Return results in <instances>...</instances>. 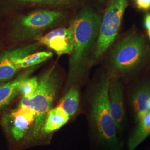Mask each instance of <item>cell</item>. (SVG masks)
I'll list each match as a JSON object with an SVG mask.
<instances>
[{"label": "cell", "instance_id": "e0dca14e", "mask_svg": "<svg viewBox=\"0 0 150 150\" xmlns=\"http://www.w3.org/2000/svg\"><path fill=\"white\" fill-rule=\"evenodd\" d=\"M25 5L47 6L53 7H70L75 5L79 0H15Z\"/></svg>", "mask_w": 150, "mask_h": 150}, {"label": "cell", "instance_id": "5b68a950", "mask_svg": "<svg viewBox=\"0 0 150 150\" xmlns=\"http://www.w3.org/2000/svg\"><path fill=\"white\" fill-rule=\"evenodd\" d=\"M65 16L62 11L47 9L20 16L13 25V37L18 41L38 40L48 30L59 26Z\"/></svg>", "mask_w": 150, "mask_h": 150}, {"label": "cell", "instance_id": "277c9868", "mask_svg": "<svg viewBox=\"0 0 150 150\" xmlns=\"http://www.w3.org/2000/svg\"><path fill=\"white\" fill-rule=\"evenodd\" d=\"M145 37L133 31L121 38L110 50L108 64L110 79L129 75L136 71L145 62L147 54Z\"/></svg>", "mask_w": 150, "mask_h": 150}, {"label": "cell", "instance_id": "8fae6325", "mask_svg": "<svg viewBox=\"0 0 150 150\" xmlns=\"http://www.w3.org/2000/svg\"><path fill=\"white\" fill-rule=\"evenodd\" d=\"M38 65L28 68L13 80L0 84V115L20 94V86L22 82L31 76Z\"/></svg>", "mask_w": 150, "mask_h": 150}, {"label": "cell", "instance_id": "2e32d148", "mask_svg": "<svg viewBox=\"0 0 150 150\" xmlns=\"http://www.w3.org/2000/svg\"><path fill=\"white\" fill-rule=\"evenodd\" d=\"M53 54L51 52H36L18 59L17 61V64L21 70L27 69L33 66L40 65L51 58Z\"/></svg>", "mask_w": 150, "mask_h": 150}, {"label": "cell", "instance_id": "44dd1931", "mask_svg": "<svg viewBox=\"0 0 150 150\" xmlns=\"http://www.w3.org/2000/svg\"><path fill=\"white\" fill-rule=\"evenodd\" d=\"M147 109H148V111L150 112V97L147 103Z\"/></svg>", "mask_w": 150, "mask_h": 150}, {"label": "cell", "instance_id": "3957f363", "mask_svg": "<svg viewBox=\"0 0 150 150\" xmlns=\"http://www.w3.org/2000/svg\"><path fill=\"white\" fill-rule=\"evenodd\" d=\"M62 79L56 66L45 71L38 78V86L31 98L22 97L18 105L30 107L36 113V118L28 142L43 137V126L47 115L52 108L61 87Z\"/></svg>", "mask_w": 150, "mask_h": 150}, {"label": "cell", "instance_id": "30bf717a", "mask_svg": "<svg viewBox=\"0 0 150 150\" xmlns=\"http://www.w3.org/2000/svg\"><path fill=\"white\" fill-rule=\"evenodd\" d=\"M38 41L51 49L59 56L70 54L74 46L72 29L70 25L67 27L55 28L41 36Z\"/></svg>", "mask_w": 150, "mask_h": 150}, {"label": "cell", "instance_id": "9c48e42d", "mask_svg": "<svg viewBox=\"0 0 150 150\" xmlns=\"http://www.w3.org/2000/svg\"><path fill=\"white\" fill-rule=\"evenodd\" d=\"M110 113L116 123L117 132L122 133L125 125L126 112L124 100V85L118 77L110 79L108 90Z\"/></svg>", "mask_w": 150, "mask_h": 150}, {"label": "cell", "instance_id": "7a4b0ae2", "mask_svg": "<svg viewBox=\"0 0 150 150\" xmlns=\"http://www.w3.org/2000/svg\"><path fill=\"white\" fill-rule=\"evenodd\" d=\"M110 77L103 74L92 86L88 95L87 120L94 150H122L116 123L110 113L108 90Z\"/></svg>", "mask_w": 150, "mask_h": 150}, {"label": "cell", "instance_id": "7c38bea8", "mask_svg": "<svg viewBox=\"0 0 150 150\" xmlns=\"http://www.w3.org/2000/svg\"><path fill=\"white\" fill-rule=\"evenodd\" d=\"M150 97V80L139 83L131 92L130 100L136 123L148 112L147 103Z\"/></svg>", "mask_w": 150, "mask_h": 150}, {"label": "cell", "instance_id": "ffe728a7", "mask_svg": "<svg viewBox=\"0 0 150 150\" xmlns=\"http://www.w3.org/2000/svg\"><path fill=\"white\" fill-rule=\"evenodd\" d=\"M144 25L147 31L150 30V13H148L145 16Z\"/></svg>", "mask_w": 150, "mask_h": 150}, {"label": "cell", "instance_id": "603a6c76", "mask_svg": "<svg viewBox=\"0 0 150 150\" xmlns=\"http://www.w3.org/2000/svg\"><path fill=\"white\" fill-rule=\"evenodd\" d=\"M147 34H148V36H149V37L150 39V30L147 31Z\"/></svg>", "mask_w": 150, "mask_h": 150}, {"label": "cell", "instance_id": "6da1fadb", "mask_svg": "<svg viewBox=\"0 0 150 150\" xmlns=\"http://www.w3.org/2000/svg\"><path fill=\"white\" fill-rule=\"evenodd\" d=\"M102 17L89 6L82 7L70 22L74 46L69 59L68 72L64 93L72 85L85 80L98 36Z\"/></svg>", "mask_w": 150, "mask_h": 150}, {"label": "cell", "instance_id": "d6986e66", "mask_svg": "<svg viewBox=\"0 0 150 150\" xmlns=\"http://www.w3.org/2000/svg\"><path fill=\"white\" fill-rule=\"evenodd\" d=\"M136 7L142 11L150 10V0H134Z\"/></svg>", "mask_w": 150, "mask_h": 150}, {"label": "cell", "instance_id": "52a82bcc", "mask_svg": "<svg viewBox=\"0 0 150 150\" xmlns=\"http://www.w3.org/2000/svg\"><path fill=\"white\" fill-rule=\"evenodd\" d=\"M36 118V113L30 107L18 105L6 114L2 120L6 132L17 142L28 141Z\"/></svg>", "mask_w": 150, "mask_h": 150}, {"label": "cell", "instance_id": "7402d4cb", "mask_svg": "<svg viewBox=\"0 0 150 150\" xmlns=\"http://www.w3.org/2000/svg\"><path fill=\"white\" fill-rule=\"evenodd\" d=\"M101 3H103V2H106V1H107L108 0H98Z\"/></svg>", "mask_w": 150, "mask_h": 150}, {"label": "cell", "instance_id": "5bb4252c", "mask_svg": "<svg viewBox=\"0 0 150 150\" xmlns=\"http://www.w3.org/2000/svg\"><path fill=\"white\" fill-rule=\"evenodd\" d=\"M150 135V112H148L136 122L127 142V150L134 149Z\"/></svg>", "mask_w": 150, "mask_h": 150}, {"label": "cell", "instance_id": "ac0fdd59", "mask_svg": "<svg viewBox=\"0 0 150 150\" xmlns=\"http://www.w3.org/2000/svg\"><path fill=\"white\" fill-rule=\"evenodd\" d=\"M38 78L30 77L23 81L20 86V94L22 97L30 98L33 95L37 90Z\"/></svg>", "mask_w": 150, "mask_h": 150}, {"label": "cell", "instance_id": "9a60e30c", "mask_svg": "<svg viewBox=\"0 0 150 150\" xmlns=\"http://www.w3.org/2000/svg\"><path fill=\"white\" fill-rule=\"evenodd\" d=\"M80 91L79 85H72L64 92L61 98L58 106L61 107L66 113L70 117H73L79 110L80 107Z\"/></svg>", "mask_w": 150, "mask_h": 150}, {"label": "cell", "instance_id": "ba28073f", "mask_svg": "<svg viewBox=\"0 0 150 150\" xmlns=\"http://www.w3.org/2000/svg\"><path fill=\"white\" fill-rule=\"evenodd\" d=\"M42 45L38 42L6 50L0 54V84L9 81L21 70L17 61L37 52Z\"/></svg>", "mask_w": 150, "mask_h": 150}, {"label": "cell", "instance_id": "4fadbf2b", "mask_svg": "<svg viewBox=\"0 0 150 150\" xmlns=\"http://www.w3.org/2000/svg\"><path fill=\"white\" fill-rule=\"evenodd\" d=\"M70 119L59 106L52 108L48 112L43 126V136L55 132L67 123Z\"/></svg>", "mask_w": 150, "mask_h": 150}, {"label": "cell", "instance_id": "8992f818", "mask_svg": "<svg viewBox=\"0 0 150 150\" xmlns=\"http://www.w3.org/2000/svg\"><path fill=\"white\" fill-rule=\"evenodd\" d=\"M127 5V0H111L108 3L102 17L91 67L101 60L116 40Z\"/></svg>", "mask_w": 150, "mask_h": 150}]
</instances>
